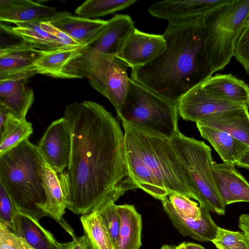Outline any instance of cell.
Wrapping results in <instances>:
<instances>
[{"label":"cell","instance_id":"6da1fadb","mask_svg":"<svg viewBox=\"0 0 249 249\" xmlns=\"http://www.w3.org/2000/svg\"><path fill=\"white\" fill-rule=\"evenodd\" d=\"M64 115L71 149L67 169L57 174L67 209L86 214L137 188L128 172L118 120L90 101L68 105Z\"/></svg>","mask_w":249,"mask_h":249},{"label":"cell","instance_id":"7a4b0ae2","mask_svg":"<svg viewBox=\"0 0 249 249\" xmlns=\"http://www.w3.org/2000/svg\"><path fill=\"white\" fill-rule=\"evenodd\" d=\"M204 18L168 22L164 52L132 68L131 79L177 105L188 91L213 75L206 50Z\"/></svg>","mask_w":249,"mask_h":249},{"label":"cell","instance_id":"3957f363","mask_svg":"<svg viewBox=\"0 0 249 249\" xmlns=\"http://www.w3.org/2000/svg\"><path fill=\"white\" fill-rule=\"evenodd\" d=\"M129 175L137 188L160 201L171 194L194 199L185 168L171 140L141 132L122 123Z\"/></svg>","mask_w":249,"mask_h":249},{"label":"cell","instance_id":"277c9868","mask_svg":"<svg viewBox=\"0 0 249 249\" xmlns=\"http://www.w3.org/2000/svg\"><path fill=\"white\" fill-rule=\"evenodd\" d=\"M37 145L28 139L0 155V184L18 212L37 221L48 216L44 167Z\"/></svg>","mask_w":249,"mask_h":249},{"label":"cell","instance_id":"5b68a950","mask_svg":"<svg viewBox=\"0 0 249 249\" xmlns=\"http://www.w3.org/2000/svg\"><path fill=\"white\" fill-rule=\"evenodd\" d=\"M177 105L130 78L124 103L117 116L143 133L171 140L178 132Z\"/></svg>","mask_w":249,"mask_h":249},{"label":"cell","instance_id":"8992f818","mask_svg":"<svg viewBox=\"0 0 249 249\" xmlns=\"http://www.w3.org/2000/svg\"><path fill=\"white\" fill-rule=\"evenodd\" d=\"M129 65L116 55L89 50L65 67L64 79L87 78L90 86L108 99L119 113L129 84Z\"/></svg>","mask_w":249,"mask_h":249},{"label":"cell","instance_id":"52a82bcc","mask_svg":"<svg viewBox=\"0 0 249 249\" xmlns=\"http://www.w3.org/2000/svg\"><path fill=\"white\" fill-rule=\"evenodd\" d=\"M249 18V0H230L204 18L207 28L205 50L212 74L230 62Z\"/></svg>","mask_w":249,"mask_h":249},{"label":"cell","instance_id":"ba28073f","mask_svg":"<svg viewBox=\"0 0 249 249\" xmlns=\"http://www.w3.org/2000/svg\"><path fill=\"white\" fill-rule=\"evenodd\" d=\"M186 173L194 199L208 211L218 215L225 213L223 203L212 172L211 149L203 141L187 137L180 132L171 139Z\"/></svg>","mask_w":249,"mask_h":249},{"label":"cell","instance_id":"9c48e42d","mask_svg":"<svg viewBox=\"0 0 249 249\" xmlns=\"http://www.w3.org/2000/svg\"><path fill=\"white\" fill-rule=\"evenodd\" d=\"M46 163L57 173L69 166L71 149V131L64 117L53 121L37 145Z\"/></svg>","mask_w":249,"mask_h":249},{"label":"cell","instance_id":"30bf717a","mask_svg":"<svg viewBox=\"0 0 249 249\" xmlns=\"http://www.w3.org/2000/svg\"><path fill=\"white\" fill-rule=\"evenodd\" d=\"M243 106L210 95L203 89L200 84L188 91L177 104L179 115L183 120L196 123Z\"/></svg>","mask_w":249,"mask_h":249},{"label":"cell","instance_id":"8fae6325","mask_svg":"<svg viewBox=\"0 0 249 249\" xmlns=\"http://www.w3.org/2000/svg\"><path fill=\"white\" fill-rule=\"evenodd\" d=\"M230 0H165L154 2L148 11L170 21L205 18Z\"/></svg>","mask_w":249,"mask_h":249},{"label":"cell","instance_id":"7c38bea8","mask_svg":"<svg viewBox=\"0 0 249 249\" xmlns=\"http://www.w3.org/2000/svg\"><path fill=\"white\" fill-rule=\"evenodd\" d=\"M166 48L163 35L145 33L136 29L117 56L132 69L152 62L160 56Z\"/></svg>","mask_w":249,"mask_h":249},{"label":"cell","instance_id":"4fadbf2b","mask_svg":"<svg viewBox=\"0 0 249 249\" xmlns=\"http://www.w3.org/2000/svg\"><path fill=\"white\" fill-rule=\"evenodd\" d=\"M36 74L33 71L0 80V105L18 118L26 119L34 102V91L27 84Z\"/></svg>","mask_w":249,"mask_h":249},{"label":"cell","instance_id":"5bb4252c","mask_svg":"<svg viewBox=\"0 0 249 249\" xmlns=\"http://www.w3.org/2000/svg\"><path fill=\"white\" fill-rule=\"evenodd\" d=\"M136 29L129 16L117 14L107 20L97 38L87 48L95 52L117 56Z\"/></svg>","mask_w":249,"mask_h":249},{"label":"cell","instance_id":"9a60e30c","mask_svg":"<svg viewBox=\"0 0 249 249\" xmlns=\"http://www.w3.org/2000/svg\"><path fill=\"white\" fill-rule=\"evenodd\" d=\"M43 22H50L81 46L87 47L97 38L107 20L86 18L61 11Z\"/></svg>","mask_w":249,"mask_h":249},{"label":"cell","instance_id":"2e32d148","mask_svg":"<svg viewBox=\"0 0 249 249\" xmlns=\"http://www.w3.org/2000/svg\"><path fill=\"white\" fill-rule=\"evenodd\" d=\"M45 52L34 48L23 41L0 47V80L30 72H36L35 65Z\"/></svg>","mask_w":249,"mask_h":249},{"label":"cell","instance_id":"e0dca14e","mask_svg":"<svg viewBox=\"0 0 249 249\" xmlns=\"http://www.w3.org/2000/svg\"><path fill=\"white\" fill-rule=\"evenodd\" d=\"M235 165L213 161L212 172L218 192L226 206L239 202H249V183Z\"/></svg>","mask_w":249,"mask_h":249},{"label":"cell","instance_id":"ac0fdd59","mask_svg":"<svg viewBox=\"0 0 249 249\" xmlns=\"http://www.w3.org/2000/svg\"><path fill=\"white\" fill-rule=\"evenodd\" d=\"M166 197L161 200L163 210L173 226L181 235L200 242H212L216 237L218 226L209 211L200 205L201 216L199 219L187 217L177 213Z\"/></svg>","mask_w":249,"mask_h":249},{"label":"cell","instance_id":"d6986e66","mask_svg":"<svg viewBox=\"0 0 249 249\" xmlns=\"http://www.w3.org/2000/svg\"><path fill=\"white\" fill-rule=\"evenodd\" d=\"M200 85L210 95L249 108V86L231 74H216L204 80Z\"/></svg>","mask_w":249,"mask_h":249},{"label":"cell","instance_id":"ffe728a7","mask_svg":"<svg viewBox=\"0 0 249 249\" xmlns=\"http://www.w3.org/2000/svg\"><path fill=\"white\" fill-rule=\"evenodd\" d=\"M12 231L34 249H67L68 243L57 242L38 221L17 212L13 222Z\"/></svg>","mask_w":249,"mask_h":249},{"label":"cell","instance_id":"44dd1931","mask_svg":"<svg viewBox=\"0 0 249 249\" xmlns=\"http://www.w3.org/2000/svg\"><path fill=\"white\" fill-rule=\"evenodd\" d=\"M56 13L53 7L30 0H0L1 21H44Z\"/></svg>","mask_w":249,"mask_h":249},{"label":"cell","instance_id":"7402d4cb","mask_svg":"<svg viewBox=\"0 0 249 249\" xmlns=\"http://www.w3.org/2000/svg\"><path fill=\"white\" fill-rule=\"evenodd\" d=\"M224 131L249 146V108L243 106L196 122Z\"/></svg>","mask_w":249,"mask_h":249},{"label":"cell","instance_id":"603a6c76","mask_svg":"<svg viewBox=\"0 0 249 249\" xmlns=\"http://www.w3.org/2000/svg\"><path fill=\"white\" fill-rule=\"evenodd\" d=\"M196 125L201 136L211 144L224 162L236 165L249 150V146L224 131L198 123Z\"/></svg>","mask_w":249,"mask_h":249},{"label":"cell","instance_id":"cb8c5ba5","mask_svg":"<svg viewBox=\"0 0 249 249\" xmlns=\"http://www.w3.org/2000/svg\"><path fill=\"white\" fill-rule=\"evenodd\" d=\"M120 225L116 249H139L142 246V220L134 206L117 205Z\"/></svg>","mask_w":249,"mask_h":249},{"label":"cell","instance_id":"d4e9b609","mask_svg":"<svg viewBox=\"0 0 249 249\" xmlns=\"http://www.w3.org/2000/svg\"><path fill=\"white\" fill-rule=\"evenodd\" d=\"M44 178L47 197L46 213L59 222L71 236L74 235L72 229L63 219L67 203L58 175L46 162L44 167Z\"/></svg>","mask_w":249,"mask_h":249},{"label":"cell","instance_id":"484cf974","mask_svg":"<svg viewBox=\"0 0 249 249\" xmlns=\"http://www.w3.org/2000/svg\"><path fill=\"white\" fill-rule=\"evenodd\" d=\"M39 21L15 23L17 27L7 28L11 33L21 38L35 49L51 51L64 48L59 40L54 36L43 30Z\"/></svg>","mask_w":249,"mask_h":249},{"label":"cell","instance_id":"4316f807","mask_svg":"<svg viewBox=\"0 0 249 249\" xmlns=\"http://www.w3.org/2000/svg\"><path fill=\"white\" fill-rule=\"evenodd\" d=\"M85 48H69L46 52L35 65L37 73L64 78L65 67L72 60L80 56L84 52Z\"/></svg>","mask_w":249,"mask_h":249},{"label":"cell","instance_id":"83f0119b","mask_svg":"<svg viewBox=\"0 0 249 249\" xmlns=\"http://www.w3.org/2000/svg\"><path fill=\"white\" fill-rule=\"evenodd\" d=\"M33 132L31 123L10 112L5 127L0 132V155L28 139Z\"/></svg>","mask_w":249,"mask_h":249},{"label":"cell","instance_id":"f1b7e54d","mask_svg":"<svg viewBox=\"0 0 249 249\" xmlns=\"http://www.w3.org/2000/svg\"><path fill=\"white\" fill-rule=\"evenodd\" d=\"M80 220L91 249H114L107 231L95 211L82 215Z\"/></svg>","mask_w":249,"mask_h":249},{"label":"cell","instance_id":"f546056e","mask_svg":"<svg viewBox=\"0 0 249 249\" xmlns=\"http://www.w3.org/2000/svg\"><path fill=\"white\" fill-rule=\"evenodd\" d=\"M137 0H88L75 10L77 16L89 19L104 16L130 6Z\"/></svg>","mask_w":249,"mask_h":249},{"label":"cell","instance_id":"4dcf8cb0","mask_svg":"<svg viewBox=\"0 0 249 249\" xmlns=\"http://www.w3.org/2000/svg\"><path fill=\"white\" fill-rule=\"evenodd\" d=\"M212 243L217 249H249V237L244 232L219 227Z\"/></svg>","mask_w":249,"mask_h":249},{"label":"cell","instance_id":"1f68e13d","mask_svg":"<svg viewBox=\"0 0 249 249\" xmlns=\"http://www.w3.org/2000/svg\"><path fill=\"white\" fill-rule=\"evenodd\" d=\"M94 211L97 213L107 231L114 248L116 249L120 225L117 205L114 202L110 203Z\"/></svg>","mask_w":249,"mask_h":249},{"label":"cell","instance_id":"d6a6232c","mask_svg":"<svg viewBox=\"0 0 249 249\" xmlns=\"http://www.w3.org/2000/svg\"><path fill=\"white\" fill-rule=\"evenodd\" d=\"M171 205L178 214L198 219L201 216L200 206L191 198L178 194H171L166 197Z\"/></svg>","mask_w":249,"mask_h":249},{"label":"cell","instance_id":"836d02e7","mask_svg":"<svg viewBox=\"0 0 249 249\" xmlns=\"http://www.w3.org/2000/svg\"><path fill=\"white\" fill-rule=\"evenodd\" d=\"M233 56L249 74V18L237 39Z\"/></svg>","mask_w":249,"mask_h":249},{"label":"cell","instance_id":"e575fe53","mask_svg":"<svg viewBox=\"0 0 249 249\" xmlns=\"http://www.w3.org/2000/svg\"><path fill=\"white\" fill-rule=\"evenodd\" d=\"M17 212L9 195L0 184V223L12 230L13 219Z\"/></svg>","mask_w":249,"mask_h":249},{"label":"cell","instance_id":"d590c367","mask_svg":"<svg viewBox=\"0 0 249 249\" xmlns=\"http://www.w3.org/2000/svg\"><path fill=\"white\" fill-rule=\"evenodd\" d=\"M0 249H24L21 239L0 223Z\"/></svg>","mask_w":249,"mask_h":249},{"label":"cell","instance_id":"8d00e7d4","mask_svg":"<svg viewBox=\"0 0 249 249\" xmlns=\"http://www.w3.org/2000/svg\"><path fill=\"white\" fill-rule=\"evenodd\" d=\"M41 28L55 36L60 41L61 44L66 48H75L84 47L81 46L74 40L64 32L57 28L49 22H40Z\"/></svg>","mask_w":249,"mask_h":249},{"label":"cell","instance_id":"74e56055","mask_svg":"<svg viewBox=\"0 0 249 249\" xmlns=\"http://www.w3.org/2000/svg\"><path fill=\"white\" fill-rule=\"evenodd\" d=\"M73 240L68 242L67 249H91L87 236L84 234L80 237L72 236Z\"/></svg>","mask_w":249,"mask_h":249},{"label":"cell","instance_id":"f35d334b","mask_svg":"<svg viewBox=\"0 0 249 249\" xmlns=\"http://www.w3.org/2000/svg\"><path fill=\"white\" fill-rule=\"evenodd\" d=\"M238 227L249 237V214H242L239 218Z\"/></svg>","mask_w":249,"mask_h":249},{"label":"cell","instance_id":"ab89813d","mask_svg":"<svg viewBox=\"0 0 249 249\" xmlns=\"http://www.w3.org/2000/svg\"><path fill=\"white\" fill-rule=\"evenodd\" d=\"M10 112L4 107L0 105V130L1 132L6 124Z\"/></svg>","mask_w":249,"mask_h":249},{"label":"cell","instance_id":"60d3db41","mask_svg":"<svg viewBox=\"0 0 249 249\" xmlns=\"http://www.w3.org/2000/svg\"><path fill=\"white\" fill-rule=\"evenodd\" d=\"M236 165L249 170V150L238 161Z\"/></svg>","mask_w":249,"mask_h":249},{"label":"cell","instance_id":"b9f144b4","mask_svg":"<svg viewBox=\"0 0 249 249\" xmlns=\"http://www.w3.org/2000/svg\"><path fill=\"white\" fill-rule=\"evenodd\" d=\"M186 249H205L201 245L190 242H184Z\"/></svg>","mask_w":249,"mask_h":249},{"label":"cell","instance_id":"7bdbcfd3","mask_svg":"<svg viewBox=\"0 0 249 249\" xmlns=\"http://www.w3.org/2000/svg\"><path fill=\"white\" fill-rule=\"evenodd\" d=\"M160 249H176L175 247L169 245H164Z\"/></svg>","mask_w":249,"mask_h":249},{"label":"cell","instance_id":"ee69618b","mask_svg":"<svg viewBox=\"0 0 249 249\" xmlns=\"http://www.w3.org/2000/svg\"><path fill=\"white\" fill-rule=\"evenodd\" d=\"M23 242L24 249H34L32 247H31L29 244H28L24 240L22 239Z\"/></svg>","mask_w":249,"mask_h":249},{"label":"cell","instance_id":"f6af8a7d","mask_svg":"<svg viewBox=\"0 0 249 249\" xmlns=\"http://www.w3.org/2000/svg\"><path fill=\"white\" fill-rule=\"evenodd\" d=\"M176 249H186V247L185 246V245L183 243H182L181 244H179L177 247H175Z\"/></svg>","mask_w":249,"mask_h":249}]
</instances>
